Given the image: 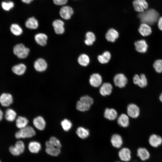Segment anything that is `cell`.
Returning a JSON list of instances; mask_svg holds the SVG:
<instances>
[{"label": "cell", "instance_id": "cell-41", "mask_svg": "<svg viewBox=\"0 0 162 162\" xmlns=\"http://www.w3.org/2000/svg\"><path fill=\"white\" fill-rule=\"evenodd\" d=\"M14 146L20 154L23 152L25 149V146L22 141H17L15 143Z\"/></svg>", "mask_w": 162, "mask_h": 162}, {"label": "cell", "instance_id": "cell-1", "mask_svg": "<svg viewBox=\"0 0 162 162\" xmlns=\"http://www.w3.org/2000/svg\"><path fill=\"white\" fill-rule=\"evenodd\" d=\"M159 14L154 9H150L140 13L138 17L142 23L149 25H153L157 22L159 19Z\"/></svg>", "mask_w": 162, "mask_h": 162}, {"label": "cell", "instance_id": "cell-9", "mask_svg": "<svg viewBox=\"0 0 162 162\" xmlns=\"http://www.w3.org/2000/svg\"><path fill=\"white\" fill-rule=\"evenodd\" d=\"M113 82L115 85L120 88L124 87L128 82V79L123 74L119 73L116 74L114 77Z\"/></svg>", "mask_w": 162, "mask_h": 162}, {"label": "cell", "instance_id": "cell-14", "mask_svg": "<svg viewBox=\"0 0 162 162\" xmlns=\"http://www.w3.org/2000/svg\"><path fill=\"white\" fill-rule=\"evenodd\" d=\"M13 102V98L11 94L8 93H3L0 97V102L2 106L7 107Z\"/></svg>", "mask_w": 162, "mask_h": 162}, {"label": "cell", "instance_id": "cell-45", "mask_svg": "<svg viewBox=\"0 0 162 162\" xmlns=\"http://www.w3.org/2000/svg\"><path fill=\"white\" fill-rule=\"evenodd\" d=\"M24 3L29 4L33 0H21Z\"/></svg>", "mask_w": 162, "mask_h": 162}, {"label": "cell", "instance_id": "cell-48", "mask_svg": "<svg viewBox=\"0 0 162 162\" xmlns=\"http://www.w3.org/2000/svg\"><path fill=\"white\" fill-rule=\"evenodd\" d=\"M114 162H122L120 160H116Z\"/></svg>", "mask_w": 162, "mask_h": 162}, {"label": "cell", "instance_id": "cell-28", "mask_svg": "<svg viewBox=\"0 0 162 162\" xmlns=\"http://www.w3.org/2000/svg\"><path fill=\"white\" fill-rule=\"evenodd\" d=\"M26 69V66L22 63L16 65L12 68V70L13 73L18 75L23 74L25 73Z\"/></svg>", "mask_w": 162, "mask_h": 162}, {"label": "cell", "instance_id": "cell-36", "mask_svg": "<svg viewBox=\"0 0 162 162\" xmlns=\"http://www.w3.org/2000/svg\"><path fill=\"white\" fill-rule=\"evenodd\" d=\"M10 29L12 33L16 36L21 35L22 32L21 28L16 24H12L10 26Z\"/></svg>", "mask_w": 162, "mask_h": 162}, {"label": "cell", "instance_id": "cell-25", "mask_svg": "<svg viewBox=\"0 0 162 162\" xmlns=\"http://www.w3.org/2000/svg\"><path fill=\"white\" fill-rule=\"evenodd\" d=\"M104 117L109 120H114L117 117V112L114 109L107 108L105 110Z\"/></svg>", "mask_w": 162, "mask_h": 162}, {"label": "cell", "instance_id": "cell-40", "mask_svg": "<svg viewBox=\"0 0 162 162\" xmlns=\"http://www.w3.org/2000/svg\"><path fill=\"white\" fill-rule=\"evenodd\" d=\"M51 144L55 147L60 149L62 147V144L54 136H52L49 140Z\"/></svg>", "mask_w": 162, "mask_h": 162}, {"label": "cell", "instance_id": "cell-29", "mask_svg": "<svg viewBox=\"0 0 162 162\" xmlns=\"http://www.w3.org/2000/svg\"><path fill=\"white\" fill-rule=\"evenodd\" d=\"M28 121L26 117L19 116L16 120V127L20 129L23 128L27 126Z\"/></svg>", "mask_w": 162, "mask_h": 162}, {"label": "cell", "instance_id": "cell-15", "mask_svg": "<svg viewBox=\"0 0 162 162\" xmlns=\"http://www.w3.org/2000/svg\"><path fill=\"white\" fill-rule=\"evenodd\" d=\"M45 145V151L48 154L52 156H56L60 153V149L52 145L49 140L46 142Z\"/></svg>", "mask_w": 162, "mask_h": 162}, {"label": "cell", "instance_id": "cell-30", "mask_svg": "<svg viewBox=\"0 0 162 162\" xmlns=\"http://www.w3.org/2000/svg\"><path fill=\"white\" fill-rule=\"evenodd\" d=\"M38 26V20L34 17L28 18L25 22L26 26L32 29H36Z\"/></svg>", "mask_w": 162, "mask_h": 162}, {"label": "cell", "instance_id": "cell-17", "mask_svg": "<svg viewBox=\"0 0 162 162\" xmlns=\"http://www.w3.org/2000/svg\"><path fill=\"white\" fill-rule=\"evenodd\" d=\"M34 66L36 70L41 72L46 70L47 65L45 60L42 58H39L34 62Z\"/></svg>", "mask_w": 162, "mask_h": 162}, {"label": "cell", "instance_id": "cell-24", "mask_svg": "<svg viewBox=\"0 0 162 162\" xmlns=\"http://www.w3.org/2000/svg\"><path fill=\"white\" fill-rule=\"evenodd\" d=\"M140 33L143 36H146L152 33V29L149 25L142 23L138 29Z\"/></svg>", "mask_w": 162, "mask_h": 162}, {"label": "cell", "instance_id": "cell-38", "mask_svg": "<svg viewBox=\"0 0 162 162\" xmlns=\"http://www.w3.org/2000/svg\"><path fill=\"white\" fill-rule=\"evenodd\" d=\"M153 67L155 70L158 73L162 72V60L158 59L156 60L154 64Z\"/></svg>", "mask_w": 162, "mask_h": 162}, {"label": "cell", "instance_id": "cell-18", "mask_svg": "<svg viewBox=\"0 0 162 162\" xmlns=\"http://www.w3.org/2000/svg\"><path fill=\"white\" fill-rule=\"evenodd\" d=\"M64 22L60 20H56L54 21L52 25L55 33L57 34H63L64 31Z\"/></svg>", "mask_w": 162, "mask_h": 162}, {"label": "cell", "instance_id": "cell-8", "mask_svg": "<svg viewBox=\"0 0 162 162\" xmlns=\"http://www.w3.org/2000/svg\"><path fill=\"white\" fill-rule=\"evenodd\" d=\"M136 155L141 161L145 162L150 158L151 154L146 148L140 147L136 150Z\"/></svg>", "mask_w": 162, "mask_h": 162}, {"label": "cell", "instance_id": "cell-49", "mask_svg": "<svg viewBox=\"0 0 162 162\" xmlns=\"http://www.w3.org/2000/svg\"></svg>", "mask_w": 162, "mask_h": 162}, {"label": "cell", "instance_id": "cell-10", "mask_svg": "<svg viewBox=\"0 0 162 162\" xmlns=\"http://www.w3.org/2000/svg\"><path fill=\"white\" fill-rule=\"evenodd\" d=\"M74 13V10L71 7L64 5L60 9L59 14L62 18L65 20L70 19Z\"/></svg>", "mask_w": 162, "mask_h": 162}, {"label": "cell", "instance_id": "cell-13", "mask_svg": "<svg viewBox=\"0 0 162 162\" xmlns=\"http://www.w3.org/2000/svg\"><path fill=\"white\" fill-rule=\"evenodd\" d=\"M133 4L134 10L140 13L144 11L148 7V3L146 0H134Z\"/></svg>", "mask_w": 162, "mask_h": 162}, {"label": "cell", "instance_id": "cell-27", "mask_svg": "<svg viewBox=\"0 0 162 162\" xmlns=\"http://www.w3.org/2000/svg\"><path fill=\"white\" fill-rule=\"evenodd\" d=\"M34 39L38 44L41 46H44L46 44L47 37L44 33H39L35 35Z\"/></svg>", "mask_w": 162, "mask_h": 162}, {"label": "cell", "instance_id": "cell-26", "mask_svg": "<svg viewBox=\"0 0 162 162\" xmlns=\"http://www.w3.org/2000/svg\"><path fill=\"white\" fill-rule=\"evenodd\" d=\"M76 134L80 138L84 140L89 136V131L88 129L84 127H80L77 129Z\"/></svg>", "mask_w": 162, "mask_h": 162}, {"label": "cell", "instance_id": "cell-7", "mask_svg": "<svg viewBox=\"0 0 162 162\" xmlns=\"http://www.w3.org/2000/svg\"><path fill=\"white\" fill-rule=\"evenodd\" d=\"M110 141L113 147L117 149H119L122 148L124 145L123 137L118 134H113L111 137Z\"/></svg>", "mask_w": 162, "mask_h": 162}, {"label": "cell", "instance_id": "cell-6", "mask_svg": "<svg viewBox=\"0 0 162 162\" xmlns=\"http://www.w3.org/2000/svg\"><path fill=\"white\" fill-rule=\"evenodd\" d=\"M148 142L152 147L158 148L162 145V136L156 134H152L148 137Z\"/></svg>", "mask_w": 162, "mask_h": 162}, {"label": "cell", "instance_id": "cell-16", "mask_svg": "<svg viewBox=\"0 0 162 162\" xmlns=\"http://www.w3.org/2000/svg\"><path fill=\"white\" fill-rule=\"evenodd\" d=\"M89 82L92 86L95 87H98L102 82V77L98 74H93L90 76Z\"/></svg>", "mask_w": 162, "mask_h": 162}, {"label": "cell", "instance_id": "cell-4", "mask_svg": "<svg viewBox=\"0 0 162 162\" xmlns=\"http://www.w3.org/2000/svg\"><path fill=\"white\" fill-rule=\"evenodd\" d=\"M118 156L121 161L129 162L132 158V151L128 147H122L118 150Z\"/></svg>", "mask_w": 162, "mask_h": 162}, {"label": "cell", "instance_id": "cell-44", "mask_svg": "<svg viewBox=\"0 0 162 162\" xmlns=\"http://www.w3.org/2000/svg\"><path fill=\"white\" fill-rule=\"evenodd\" d=\"M158 27L160 30L162 31V16L160 17L158 20Z\"/></svg>", "mask_w": 162, "mask_h": 162}, {"label": "cell", "instance_id": "cell-39", "mask_svg": "<svg viewBox=\"0 0 162 162\" xmlns=\"http://www.w3.org/2000/svg\"><path fill=\"white\" fill-rule=\"evenodd\" d=\"M2 8L6 11L9 10L14 6V3L11 1L2 2L1 3Z\"/></svg>", "mask_w": 162, "mask_h": 162}, {"label": "cell", "instance_id": "cell-23", "mask_svg": "<svg viewBox=\"0 0 162 162\" xmlns=\"http://www.w3.org/2000/svg\"><path fill=\"white\" fill-rule=\"evenodd\" d=\"M118 32L113 28L109 29L106 34V38L109 41L113 42L118 37Z\"/></svg>", "mask_w": 162, "mask_h": 162}, {"label": "cell", "instance_id": "cell-35", "mask_svg": "<svg viewBox=\"0 0 162 162\" xmlns=\"http://www.w3.org/2000/svg\"><path fill=\"white\" fill-rule=\"evenodd\" d=\"M89 57L86 54H83L81 55L78 58V62L82 66H87L89 64Z\"/></svg>", "mask_w": 162, "mask_h": 162}, {"label": "cell", "instance_id": "cell-32", "mask_svg": "<svg viewBox=\"0 0 162 162\" xmlns=\"http://www.w3.org/2000/svg\"><path fill=\"white\" fill-rule=\"evenodd\" d=\"M111 54L108 51L104 52L102 55H99L98 57V61L101 64L107 63L111 58Z\"/></svg>", "mask_w": 162, "mask_h": 162}, {"label": "cell", "instance_id": "cell-3", "mask_svg": "<svg viewBox=\"0 0 162 162\" xmlns=\"http://www.w3.org/2000/svg\"><path fill=\"white\" fill-rule=\"evenodd\" d=\"M35 132L33 128L30 126L20 129L16 132L15 134V137L17 139L21 138H30L34 136Z\"/></svg>", "mask_w": 162, "mask_h": 162}, {"label": "cell", "instance_id": "cell-47", "mask_svg": "<svg viewBox=\"0 0 162 162\" xmlns=\"http://www.w3.org/2000/svg\"><path fill=\"white\" fill-rule=\"evenodd\" d=\"M159 99L160 101L162 102V92L160 95L159 97Z\"/></svg>", "mask_w": 162, "mask_h": 162}, {"label": "cell", "instance_id": "cell-37", "mask_svg": "<svg viewBox=\"0 0 162 162\" xmlns=\"http://www.w3.org/2000/svg\"><path fill=\"white\" fill-rule=\"evenodd\" d=\"M61 124L63 130L65 131H68L71 128L72 126L71 122L67 119L62 121Z\"/></svg>", "mask_w": 162, "mask_h": 162}, {"label": "cell", "instance_id": "cell-5", "mask_svg": "<svg viewBox=\"0 0 162 162\" xmlns=\"http://www.w3.org/2000/svg\"><path fill=\"white\" fill-rule=\"evenodd\" d=\"M13 51L14 54L19 58H24L28 55L29 49L26 47L23 44H20L14 47Z\"/></svg>", "mask_w": 162, "mask_h": 162}, {"label": "cell", "instance_id": "cell-42", "mask_svg": "<svg viewBox=\"0 0 162 162\" xmlns=\"http://www.w3.org/2000/svg\"><path fill=\"white\" fill-rule=\"evenodd\" d=\"M10 152L14 156H18L20 154L15 146H11L9 148Z\"/></svg>", "mask_w": 162, "mask_h": 162}, {"label": "cell", "instance_id": "cell-19", "mask_svg": "<svg viewBox=\"0 0 162 162\" xmlns=\"http://www.w3.org/2000/svg\"><path fill=\"white\" fill-rule=\"evenodd\" d=\"M33 123L35 127L39 130H43L45 127L46 122L42 116H38L34 118Z\"/></svg>", "mask_w": 162, "mask_h": 162}, {"label": "cell", "instance_id": "cell-20", "mask_svg": "<svg viewBox=\"0 0 162 162\" xmlns=\"http://www.w3.org/2000/svg\"><path fill=\"white\" fill-rule=\"evenodd\" d=\"M112 86L109 82H105L101 86L99 92L100 94L103 96L110 95L112 92Z\"/></svg>", "mask_w": 162, "mask_h": 162}, {"label": "cell", "instance_id": "cell-43", "mask_svg": "<svg viewBox=\"0 0 162 162\" xmlns=\"http://www.w3.org/2000/svg\"><path fill=\"white\" fill-rule=\"evenodd\" d=\"M68 0H53L54 3L58 5H64L68 2Z\"/></svg>", "mask_w": 162, "mask_h": 162}, {"label": "cell", "instance_id": "cell-46", "mask_svg": "<svg viewBox=\"0 0 162 162\" xmlns=\"http://www.w3.org/2000/svg\"><path fill=\"white\" fill-rule=\"evenodd\" d=\"M3 113L2 112L1 110L0 111V120L1 121L3 118Z\"/></svg>", "mask_w": 162, "mask_h": 162}, {"label": "cell", "instance_id": "cell-22", "mask_svg": "<svg viewBox=\"0 0 162 162\" xmlns=\"http://www.w3.org/2000/svg\"><path fill=\"white\" fill-rule=\"evenodd\" d=\"M117 122L118 124L122 127H127L129 124V116L125 114H122L118 118Z\"/></svg>", "mask_w": 162, "mask_h": 162}, {"label": "cell", "instance_id": "cell-31", "mask_svg": "<svg viewBox=\"0 0 162 162\" xmlns=\"http://www.w3.org/2000/svg\"><path fill=\"white\" fill-rule=\"evenodd\" d=\"M41 147L40 143L36 141H32L30 142L28 146L29 151L31 153H34L38 152L41 149Z\"/></svg>", "mask_w": 162, "mask_h": 162}, {"label": "cell", "instance_id": "cell-33", "mask_svg": "<svg viewBox=\"0 0 162 162\" xmlns=\"http://www.w3.org/2000/svg\"><path fill=\"white\" fill-rule=\"evenodd\" d=\"M16 113L13 110L8 109L5 111V118L8 121L13 122L16 118Z\"/></svg>", "mask_w": 162, "mask_h": 162}, {"label": "cell", "instance_id": "cell-34", "mask_svg": "<svg viewBox=\"0 0 162 162\" xmlns=\"http://www.w3.org/2000/svg\"><path fill=\"white\" fill-rule=\"evenodd\" d=\"M85 38L86 39L84 41L85 43L88 46L92 45L96 39L94 34L90 32L86 33Z\"/></svg>", "mask_w": 162, "mask_h": 162}, {"label": "cell", "instance_id": "cell-2", "mask_svg": "<svg viewBox=\"0 0 162 162\" xmlns=\"http://www.w3.org/2000/svg\"><path fill=\"white\" fill-rule=\"evenodd\" d=\"M93 103V100L90 97L85 95L81 97L76 104V109L81 112L89 110Z\"/></svg>", "mask_w": 162, "mask_h": 162}, {"label": "cell", "instance_id": "cell-12", "mask_svg": "<svg viewBox=\"0 0 162 162\" xmlns=\"http://www.w3.org/2000/svg\"><path fill=\"white\" fill-rule=\"evenodd\" d=\"M127 113L129 117L134 118H136L140 115V109L136 104H130L128 106Z\"/></svg>", "mask_w": 162, "mask_h": 162}, {"label": "cell", "instance_id": "cell-21", "mask_svg": "<svg viewBox=\"0 0 162 162\" xmlns=\"http://www.w3.org/2000/svg\"><path fill=\"white\" fill-rule=\"evenodd\" d=\"M136 50L140 53H145L147 50L148 46L146 41L144 40H140L134 43Z\"/></svg>", "mask_w": 162, "mask_h": 162}, {"label": "cell", "instance_id": "cell-11", "mask_svg": "<svg viewBox=\"0 0 162 162\" xmlns=\"http://www.w3.org/2000/svg\"><path fill=\"white\" fill-rule=\"evenodd\" d=\"M133 80L134 84L142 88L146 87L148 84L147 79L144 74H141L140 76L135 74L133 77Z\"/></svg>", "mask_w": 162, "mask_h": 162}]
</instances>
